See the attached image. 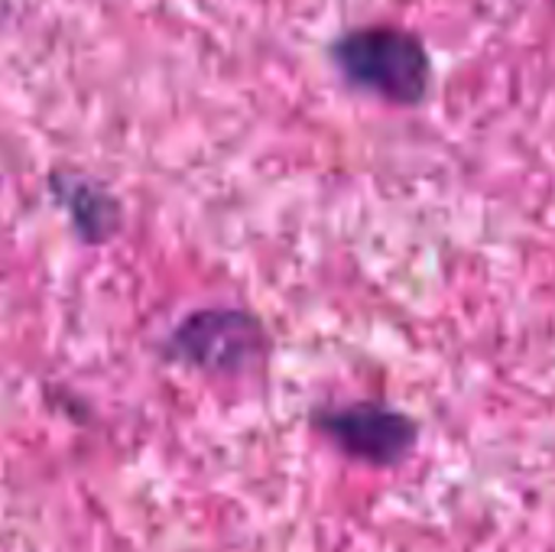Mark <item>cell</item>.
Returning a JSON list of instances; mask_svg holds the SVG:
<instances>
[{
	"instance_id": "6da1fadb",
	"label": "cell",
	"mask_w": 555,
	"mask_h": 552,
	"mask_svg": "<svg viewBox=\"0 0 555 552\" xmlns=\"http://www.w3.org/2000/svg\"><path fill=\"white\" fill-rule=\"evenodd\" d=\"M335 62L341 72L384 98L413 101L426 88L423 49L397 29H361L335 46Z\"/></svg>"
},
{
	"instance_id": "3957f363",
	"label": "cell",
	"mask_w": 555,
	"mask_h": 552,
	"mask_svg": "<svg viewBox=\"0 0 555 552\" xmlns=\"http://www.w3.org/2000/svg\"><path fill=\"white\" fill-rule=\"evenodd\" d=\"M322 426L341 449L367 462H397L416 439L410 420L377 407H351L328 413Z\"/></svg>"
},
{
	"instance_id": "277c9868",
	"label": "cell",
	"mask_w": 555,
	"mask_h": 552,
	"mask_svg": "<svg viewBox=\"0 0 555 552\" xmlns=\"http://www.w3.org/2000/svg\"><path fill=\"white\" fill-rule=\"evenodd\" d=\"M49 189L55 195V202L62 205V211L68 215L72 228L78 231V238L85 241H107L117 224H120V205L114 202V195L75 172H55L49 179Z\"/></svg>"
},
{
	"instance_id": "7a4b0ae2",
	"label": "cell",
	"mask_w": 555,
	"mask_h": 552,
	"mask_svg": "<svg viewBox=\"0 0 555 552\" xmlns=\"http://www.w3.org/2000/svg\"><path fill=\"white\" fill-rule=\"evenodd\" d=\"M263 348V329L241 309H205L192 312L169 335L166 351L205 371H234L254 361Z\"/></svg>"
}]
</instances>
